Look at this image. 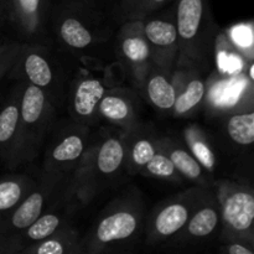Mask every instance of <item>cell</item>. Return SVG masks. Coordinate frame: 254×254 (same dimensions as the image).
Instances as JSON below:
<instances>
[{
  "label": "cell",
  "instance_id": "44dd1931",
  "mask_svg": "<svg viewBox=\"0 0 254 254\" xmlns=\"http://www.w3.org/2000/svg\"><path fill=\"white\" fill-rule=\"evenodd\" d=\"M122 138L126 150V174L129 176L139 175L141 169L158 151V134L150 126H145L140 122L128 130H123Z\"/></svg>",
  "mask_w": 254,
  "mask_h": 254
},
{
  "label": "cell",
  "instance_id": "3957f363",
  "mask_svg": "<svg viewBox=\"0 0 254 254\" xmlns=\"http://www.w3.org/2000/svg\"><path fill=\"white\" fill-rule=\"evenodd\" d=\"M179 56L175 68H192L210 74L215 71L218 26L210 0H175Z\"/></svg>",
  "mask_w": 254,
  "mask_h": 254
},
{
  "label": "cell",
  "instance_id": "4fadbf2b",
  "mask_svg": "<svg viewBox=\"0 0 254 254\" xmlns=\"http://www.w3.org/2000/svg\"><path fill=\"white\" fill-rule=\"evenodd\" d=\"M7 25L15 40L26 44L51 45L50 12L54 0H5Z\"/></svg>",
  "mask_w": 254,
  "mask_h": 254
},
{
  "label": "cell",
  "instance_id": "ac0fdd59",
  "mask_svg": "<svg viewBox=\"0 0 254 254\" xmlns=\"http://www.w3.org/2000/svg\"><path fill=\"white\" fill-rule=\"evenodd\" d=\"M17 82L0 104V161L9 169L17 168L20 97L24 88V82Z\"/></svg>",
  "mask_w": 254,
  "mask_h": 254
},
{
  "label": "cell",
  "instance_id": "1f68e13d",
  "mask_svg": "<svg viewBox=\"0 0 254 254\" xmlns=\"http://www.w3.org/2000/svg\"><path fill=\"white\" fill-rule=\"evenodd\" d=\"M59 1H64V2H84V4L103 5V6L114 7V9L117 10L116 2H114V0H59ZM117 12H118V11H117Z\"/></svg>",
  "mask_w": 254,
  "mask_h": 254
},
{
  "label": "cell",
  "instance_id": "4dcf8cb0",
  "mask_svg": "<svg viewBox=\"0 0 254 254\" xmlns=\"http://www.w3.org/2000/svg\"><path fill=\"white\" fill-rule=\"evenodd\" d=\"M174 2L175 0H143L135 20H140L148 15L159 11V10L165 9V7L173 5Z\"/></svg>",
  "mask_w": 254,
  "mask_h": 254
},
{
  "label": "cell",
  "instance_id": "8fae6325",
  "mask_svg": "<svg viewBox=\"0 0 254 254\" xmlns=\"http://www.w3.org/2000/svg\"><path fill=\"white\" fill-rule=\"evenodd\" d=\"M198 190L200 186H192L184 192L163 201L154 208L146 222V245L159 246L170 242L185 227L195 207Z\"/></svg>",
  "mask_w": 254,
  "mask_h": 254
},
{
  "label": "cell",
  "instance_id": "d6a6232c",
  "mask_svg": "<svg viewBox=\"0 0 254 254\" xmlns=\"http://www.w3.org/2000/svg\"><path fill=\"white\" fill-rule=\"evenodd\" d=\"M7 25V15H6V1L0 0V29Z\"/></svg>",
  "mask_w": 254,
  "mask_h": 254
},
{
  "label": "cell",
  "instance_id": "7a4b0ae2",
  "mask_svg": "<svg viewBox=\"0 0 254 254\" xmlns=\"http://www.w3.org/2000/svg\"><path fill=\"white\" fill-rule=\"evenodd\" d=\"M123 130L117 127L94 135L83 161L68 180L66 200L76 212L88 205L97 195L114 185L126 173Z\"/></svg>",
  "mask_w": 254,
  "mask_h": 254
},
{
  "label": "cell",
  "instance_id": "f1b7e54d",
  "mask_svg": "<svg viewBox=\"0 0 254 254\" xmlns=\"http://www.w3.org/2000/svg\"><path fill=\"white\" fill-rule=\"evenodd\" d=\"M117 11L122 21L135 20L143 0H114Z\"/></svg>",
  "mask_w": 254,
  "mask_h": 254
},
{
  "label": "cell",
  "instance_id": "4316f807",
  "mask_svg": "<svg viewBox=\"0 0 254 254\" xmlns=\"http://www.w3.org/2000/svg\"><path fill=\"white\" fill-rule=\"evenodd\" d=\"M139 175L168 180L175 184H184L186 181V179L179 173V170L175 168L173 161L169 159V156L160 150L156 151L155 155L141 169Z\"/></svg>",
  "mask_w": 254,
  "mask_h": 254
},
{
  "label": "cell",
  "instance_id": "d4e9b609",
  "mask_svg": "<svg viewBox=\"0 0 254 254\" xmlns=\"http://www.w3.org/2000/svg\"><path fill=\"white\" fill-rule=\"evenodd\" d=\"M83 236L69 223L54 235L24 248L20 254H82Z\"/></svg>",
  "mask_w": 254,
  "mask_h": 254
},
{
  "label": "cell",
  "instance_id": "e0dca14e",
  "mask_svg": "<svg viewBox=\"0 0 254 254\" xmlns=\"http://www.w3.org/2000/svg\"><path fill=\"white\" fill-rule=\"evenodd\" d=\"M171 78L176 98L170 114L178 119L189 118L205 102L210 74L192 68H175Z\"/></svg>",
  "mask_w": 254,
  "mask_h": 254
},
{
  "label": "cell",
  "instance_id": "ffe728a7",
  "mask_svg": "<svg viewBox=\"0 0 254 254\" xmlns=\"http://www.w3.org/2000/svg\"><path fill=\"white\" fill-rule=\"evenodd\" d=\"M156 146L158 150L163 151L169 156L179 173L186 180L200 188H213L216 179L190 153L183 139L169 135H158Z\"/></svg>",
  "mask_w": 254,
  "mask_h": 254
},
{
  "label": "cell",
  "instance_id": "5bb4252c",
  "mask_svg": "<svg viewBox=\"0 0 254 254\" xmlns=\"http://www.w3.org/2000/svg\"><path fill=\"white\" fill-rule=\"evenodd\" d=\"M111 87L113 86H109L106 77L96 73H74L64 99V108L68 112L69 119L93 128L101 121L99 102Z\"/></svg>",
  "mask_w": 254,
  "mask_h": 254
},
{
  "label": "cell",
  "instance_id": "f546056e",
  "mask_svg": "<svg viewBox=\"0 0 254 254\" xmlns=\"http://www.w3.org/2000/svg\"><path fill=\"white\" fill-rule=\"evenodd\" d=\"M220 251L226 254H254V243L243 240H222Z\"/></svg>",
  "mask_w": 254,
  "mask_h": 254
},
{
  "label": "cell",
  "instance_id": "30bf717a",
  "mask_svg": "<svg viewBox=\"0 0 254 254\" xmlns=\"http://www.w3.org/2000/svg\"><path fill=\"white\" fill-rule=\"evenodd\" d=\"M113 52L114 62L121 68L122 76L140 93L154 66L141 20H127L119 25L114 36Z\"/></svg>",
  "mask_w": 254,
  "mask_h": 254
},
{
  "label": "cell",
  "instance_id": "5b68a950",
  "mask_svg": "<svg viewBox=\"0 0 254 254\" xmlns=\"http://www.w3.org/2000/svg\"><path fill=\"white\" fill-rule=\"evenodd\" d=\"M144 220L145 205L138 191L114 198L83 236L84 253H103L114 246L133 242L144 230Z\"/></svg>",
  "mask_w": 254,
  "mask_h": 254
},
{
  "label": "cell",
  "instance_id": "7402d4cb",
  "mask_svg": "<svg viewBox=\"0 0 254 254\" xmlns=\"http://www.w3.org/2000/svg\"><path fill=\"white\" fill-rule=\"evenodd\" d=\"M73 213L74 211L69 207L66 197L55 203L51 208L42 213L34 223H31L22 232L19 240L16 241L14 254H20L24 248L40 242L61 228L68 226L71 223V216Z\"/></svg>",
  "mask_w": 254,
  "mask_h": 254
},
{
  "label": "cell",
  "instance_id": "7c38bea8",
  "mask_svg": "<svg viewBox=\"0 0 254 254\" xmlns=\"http://www.w3.org/2000/svg\"><path fill=\"white\" fill-rule=\"evenodd\" d=\"M150 49L153 64L173 76L179 56L178 30L174 4L140 19Z\"/></svg>",
  "mask_w": 254,
  "mask_h": 254
},
{
  "label": "cell",
  "instance_id": "6da1fadb",
  "mask_svg": "<svg viewBox=\"0 0 254 254\" xmlns=\"http://www.w3.org/2000/svg\"><path fill=\"white\" fill-rule=\"evenodd\" d=\"M122 22L114 7L54 0L50 36L54 46L73 62L109 64L114 62V36Z\"/></svg>",
  "mask_w": 254,
  "mask_h": 254
},
{
  "label": "cell",
  "instance_id": "836d02e7",
  "mask_svg": "<svg viewBox=\"0 0 254 254\" xmlns=\"http://www.w3.org/2000/svg\"><path fill=\"white\" fill-rule=\"evenodd\" d=\"M10 41V39H0V52L5 49V46L7 45V42Z\"/></svg>",
  "mask_w": 254,
  "mask_h": 254
},
{
  "label": "cell",
  "instance_id": "ba28073f",
  "mask_svg": "<svg viewBox=\"0 0 254 254\" xmlns=\"http://www.w3.org/2000/svg\"><path fill=\"white\" fill-rule=\"evenodd\" d=\"M94 139L91 127L82 126L71 119L56 130L52 127L42 148V164L39 176L64 178L73 174L83 161Z\"/></svg>",
  "mask_w": 254,
  "mask_h": 254
},
{
  "label": "cell",
  "instance_id": "603a6c76",
  "mask_svg": "<svg viewBox=\"0 0 254 254\" xmlns=\"http://www.w3.org/2000/svg\"><path fill=\"white\" fill-rule=\"evenodd\" d=\"M183 141L198 163L217 180L222 170V150L215 136H211L197 124H190L183 130Z\"/></svg>",
  "mask_w": 254,
  "mask_h": 254
},
{
  "label": "cell",
  "instance_id": "8992f818",
  "mask_svg": "<svg viewBox=\"0 0 254 254\" xmlns=\"http://www.w3.org/2000/svg\"><path fill=\"white\" fill-rule=\"evenodd\" d=\"M69 176H39L31 192L16 206L0 217V254H14L15 245L25 230L55 203L66 197Z\"/></svg>",
  "mask_w": 254,
  "mask_h": 254
},
{
  "label": "cell",
  "instance_id": "9c48e42d",
  "mask_svg": "<svg viewBox=\"0 0 254 254\" xmlns=\"http://www.w3.org/2000/svg\"><path fill=\"white\" fill-rule=\"evenodd\" d=\"M221 213L222 240L254 243V192L250 184L237 179L220 178L213 185Z\"/></svg>",
  "mask_w": 254,
  "mask_h": 254
},
{
  "label": "cell",
  "instance_id": "9a60e30c",
  "mask_svg": "<svg viewBox=\"0 0 254 254\" xmlns=\"http://www.w3.org/2000/svg\"><path fill=\"white\" fill-rule=\"evenodd\" d=\"M221 228L220 203L213 188H200L195 207L185 227L170 241L175 245L202 242Z\"/></svg>",
  "mask_w": 254,
  "mask_h": 254
},
{
  "label": "cell",
  "instance_id": "277c9868",
  "mask_svg": "<svg viewBox=\"0 0 254 254\" xmlns=\"http://www.w3.org/2000/svg\"><path fill=\"white\" fill-rule=\"evenodd\" d=\"M72 64V60L51 45L21 42L7 77L39 87L60 111L64 107L67 89L74 74Z\"/></svg>",
  "mask_w": 254,
  "mask_h": 254
},
{
  "label": "cell",
  "instance_id": "83f0119b",
  "mask_svg": "<svg viewBox=\"0 0 254 254\" xmlns=\"http://www.w3.org/2000/svg\"><path fill=\"white\" fill-rule=\"evenodd\" d=\"M20 45H21L20 41L15 39H10L5 49L0 52V81L7 76L10 68L14 64L17 54H19Z\"/></svg>",
  "mask_w": 254,
  "mask_h": 254
},
{
  "label": "cell",
  "instance_id": "cb8c5ba5",
  "mask_svg": "<svg viewBox=\"0 0 254 254\" xmlns=\"http://www.w3.org/2000/svg\"><path fill=\"white\" fill-rule=\"evenodd\" d=\"M140 96L160 113L170 114L176 98V89L170 74L153 66L144 81Z\"/></svg>",
  "mask_w": 254,
  "mask_h": 254
},
{
  "label": "cell",
  "instance_id": "52a82bcc",
  "mask_svg": "<svg viewBox=\"0 0 254 254\" xmlns=\"http://www.w3.org/2000/svg\"><path fill=\"white\" fill-rule=\"evenodd\" d=\"M57 112L42 89L24 83L20 97L17 166L32 163L40 155Z\"/></svg>",
  "mask_w": 254,
  "mask_h": 254
},
{
  "label": "cell",
  "instance_id": "2e32d148",
  "mask_svg": "<svg viewBox=\"0 0 254 254\" xmlns=\"http://www.w3.org/2000/svg\"><path fill=\"white\" fill-rule=\"evenodd\" d=\"M140 93L133 87L113 86L107 89L98 107L101 121L122 130H128L140 123L141 112Z\"/></svg>",
  "mask_w": 254,
  "mask_h": 254
},
{
  "label": "cell",
  "instance_id": "484cf974",
  "mask_svg": "<svg viewBox=\"0 0 254 254\" xmlns=\"http://www.w3.org/2000/svg\"><path fill=\"white\" fill-rule=\"evenodd\" d=\"M36 184L37 179L26 174H11L0 179V217L16 207Z\"/></svg>",
  "mask_w": 254,
  "mask_h": 254
},
{
  "label": "cell",
  "instance_id": "d6986e66",
  "mask_svg": "<svg viewBox=\"0 0 254 254\" xmlns=\"http://www.w3.org/2000/svg\"><path fill=\"white\" fill-rule=\"evenodd\" d=\"M218 126L220 139H215L222 153L243 154L253 146L254 112L252 108L223 114L221 116Z\"/></svg>",
  "mask_w": 254,
  "mask_h": 254
}]
</instances>
